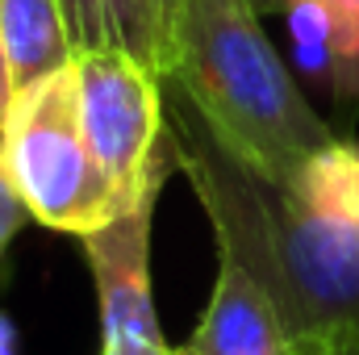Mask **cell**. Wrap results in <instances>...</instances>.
Wrapping results in <instances>:
<instances>
[{"instance_id":"obj_2","label":"cell","mask_w":359,"mask_h":355,"mask_svg":"<svg viewBox=\"0 0 359 355\" xmlns=\"http://www.w3.org/2000/svg\"><path fill=\"white\" fill-rule=\"evenodd\" d=\"M213 138L251 172L297 188L339 134L297 88L247 0H184L168 76Z\"/></svg>"},{"instance_id":"obj_7","label":"cell","mask_w":359,"mask_h":355,"mask_svg":"<svg viewBox=\"0 0 359 355\" xmlns=\"http://www.w3.org/2000/svg\"><path fill=\"white\" fill-rule=\"evenodd\" d=\"M59 8L72 55L126 51L163 80L168 63H163V29L155 0H59Z\"/></svg>"},{"instance_id":"obj_15","label":"cell","mask_w":359,"mask_h":355,"mask_svg":"<svg viewBox=\"0 0 359 355\" xmlns=\"http://www.w3.org/2000/svg\"><path fill=\"white\" fill-rule=\"evenodd\" d=\"M0 355H17V326L8 314H0Z\"/></svg>"},{"instance_id":"obj_9","label":"cell","mask_w":359,"mask_h":355,"mask_svg":"<svg viewBox=\"0 0 359 355\" xmlns=\"http://www.w3.org/2000/svg\"><path fill=\"white\" fill-rule=\"evenodd\" d=\"M284 21L297 38L330 42L334 96L359 100V0H284Z\"/></svg>"},{"instance_id":"obj_4","label":"cell","mask_w":359,"mask_h":355,"mask_svg":"<svg viewBox=\"0 0 359 355\" xmlns=\"http://www.w3.org/2000/svg\"><path fill=\"white\" fill-rule=\"evenodd\" d=\"M80 126L121 209L176 172V142L163 117V80L126 51H88L72 59Z\"/></svg>"},{"instance_id":"obj_5","label":"cell","mask_w":359,"mask_h":355,"mask_svg":"<svg viewBox=\"0 0 359 355\" xmlns=\"http://www.w3.org/2000/svg\"><path fill=\"white\" fill-rule=\"evenodd\" d=\"M163 184L147 188L113 222L84 234L96 301H100V355H168L155 301H151V217Z\"/></svg>"},{"instance_id":"obj_8","label":"cell","mask_w":359,"mask_h":355,"mask_svg":"<svg viewBox=\"0 0 359 355\" xmlns=\"http://www.w3.org/2000/svg\"><path fill=\"white\" fill-rule=\"evenodd\" d=\"M0 46L8 59L13 92L63 72L76 59L59 0H0Z\"/></svg>"},{"instance_id":"obj_12","label":"cell","mask_w":359,"mask_h":355,"mask_svg":"<svg viewBox=\"0 0 359 355\" xmlns=\"http://www.w3.org/2000/svg\"><path fill=\"white\" fill-rule=\"evenodd\" d=\"M180 4H184V0H155V13H159V29H163V63H168V67H172V42H176ZM163 76H168V72H163Z\"/></svg>"},{"instance_id":"obj_16","label":"cell","mask_w":359,"mask_h":355,"mask_svg":"<svg viewBox=\"0 0 359 355\" xmlns=\"http://www.w3.org/2000/svg\"><path fill=\"white\" fill-rule=\"evenodd\" d=\"M259 17H268V13H284V0H247Z\"/></svg>"},{"instance_id":"obj_10","label":"cell","mask_w":359,"mask_h":355,"mask_svg":"<svg viewBox=\"0 0 359 355\" xmlns=\"http://www.w3.org/2000/svg\"><path fill=\"white\" fill-rule=\"evenodd\" d=\"M297 192L313 209L334 213L339 222H347L359 234V147L334 138L326 151L313 155V163L305 168V176L297 184Z\"/></svg>"},{"instance_id":"obj_13","label":"cell","mask_w":359,"mask_h":355,"mask_svg":"<svg viewBox=\"0 0 359 355\" xmlns=\"http://www.w3.org/2000/svg\"><path fill=\"white\" fill-rule=\"evenodd\" d=\"M301 355H359V335L326 339V343H318V347H309V351H301Z\"/></svg>"},{"instance_id":"obj_14","label":"cell","mask_w":359,"mask_h":355,"mask_svg":"<svg viewBox=\"0 0 359 355\" xmlns=\"http://www.w3.org/2000/svg\"><path fill=\"white\" fill-rule=\"evenodd\" d=\"M8 105H13V76H8V59H4V46H0V126L8 117Z\"/></svg>"},{"instance_id":"obj_6","label":"cell","mask_w":359,"mask_h":355,"mask_svg":"<svg viewBox=\"0 0 359 355\" xmlns=\"http://www.w3.org/2000/svg\"><path fill=\"white\" fill-rule=\"evenodd\" d=\"M176 355H301L264 288L226 255H217V280L209 305Z\"/></svg>"},{"instance_id":"obj_3","label":"cell","mask_w":359,"mask_h":355,"mask_svg":"<svg viewBox=\"0 0 359 355\" xmlns=\"http://www.w3.org/2000/svg\"><path fill=\"white\" fill-rule=\"evenodd\" d=\"M0 176L21 209L46 230L92 234L121 213L113 184L96 168L80 126L76 67L13 92L0 126Z\"/></svg>"},{"instance_id":"obj_17","label":"cell","mask_w":359,"mask_h":355,"mask_svg":"<svg viewBox=\"0 0 359 355\" xmlns=\"http://www.w3.org/2000/svg\"><path fill=\"white\" fill-rule=\"evenodd\" d=\"M168 355H176V351H168Z\"/></svg>"},{"instance_id":"obj_11","label":"cell","mask_w":359,"mask_h":355,"mask_svg":"<svg viewBox=\"0 0 359 355\" xmlns=\"http://www.w3.org/2000/svg\"><path fill=\"white\" fill-rule=\"evenodd\" d=\"M29 222V213L21 209V201L13 196V188L4 184V176H0V260H4V251H8V243L17 239V230Z\"/></svg>"},{"instance_id":"obj_1","label":"cell","mask_w":359,"mask_h":355,"mask_svg":"<svg viewBox=\"0 0 359 355\" xmlns=\"http://www.w3.org/2000/svg\"><path fill=\"white\" fill-rule=\"evenodd\" d=\"M163 117L176 142V172L188 176L217 255L234 260L301 351L359 335V234L313 209L297 188H280L234 159L188 96L163 80Z\"/></svg>"}]
</instances>
